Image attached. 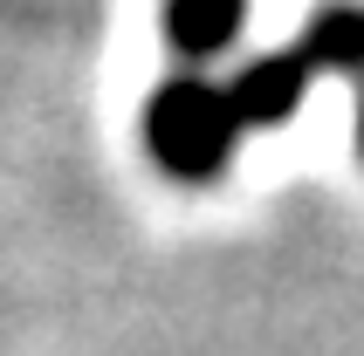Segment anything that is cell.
Instances as JSON below:
<instances>
[{
  "label": "cell",
  "mask_w": 364,
  "mask_h": 356,
  "mask_svg": "<svg viewBox=\"0 0 364 356\" xmlns=\"http://www.w3.org/2000/svg\"><path fill=\"white\" fill-rule=\"evenodd\" d=\"M241 117L227 103V82H206V76H172L151 89L144 103V151L165 178L179 185H206L220 178L234 144H241Z\"/></svg>",
  "instance_id": "obj_1"
},
{
  "label": "cell",
  "mask_w": 364,
  "mask_h": 356,
  "mask_svg": "<svg viewBox=\"0 0 364 356\" xmlns=\"http://www.w3.org/2000/svg\"><path fill=\"white\" fill-rule=\"evenodd\" d=\"M309 82H316V69H309V62L296 55V41H289V48H268L262 62H247L241 76L227 82V103H234L241 130H275V123H289L303 110Z\"/></svg>",
  "instance_id": "obj_2"
},
{
  "label": "cell",
  "mask_w": 364,
  "mask_h": 356,
  "mask_svg": "<svg viewBox=\"0 0 364 356\" xmlns=\"http://www.w3.org/2000/svg\"><path fill=\"white\" fill-rule=\"evenodd\" d=\"M247 21V0H165V41L186 62H213L220 48H234Z\"/></svg>",
  "instance_id": "obj_3"
},
{
  "label": "cell",
  "mask_w": 364,
  "mask_h": 356,
  "mask_svg": "<svg viewBox=\"0 0 364 356\" xmlns=\"http://www.w3.org/2000/svg\"><path fill=\"white\" fill-rule=\"evenodd\" d=\"M296 55L316 69V76H364V7H323L296 35Z\"/></svg>",
  "instance_id": "obj_4"
},
{
  "label": "cell",
  "mask_w": 364,
  "mask_h": 356,
  "mask_svg": "<svg viewBox=\"0 0 364 356\" xmlns=\"http://www.w3.org/2000/svg\"><path fill=\"white\" fill-rule=\"evenodd\" d=\"M358 158H364V96H358Z\"/></svg>",
  "instance_id": "obj_5"
}]
</instances>
